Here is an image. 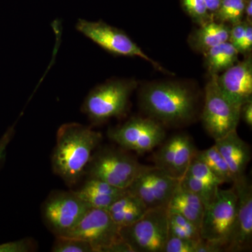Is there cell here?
Instances as JSON below:
<instances>
[{"mask_svg":"<svg viewBox=\"0 0 252 252\" xmlns=\"http://www.w3.org/2000/svg\"><path fill=\"white\" fill-rule=\"evenodd\" d=\"M139 98L148 117L164 127L189 125L199 115L198 91L181 81L149 83L141 89Z\"/></svg>","mask_w":252,"mask_h":252,"instance_id":"6da1fadb","label":"cell"},{"mask_svg":"<svg viewBox=\"0 0 252 252\" xmlns=\"http://www.w3.org/2000/svg\"><path fill=\"white\" fill-rule=\"evenodd\" d=\"M102 140V134L89 126L77 123L63 124L58 130L51 157L53 171L69 187L75 185L85 175Z\"/></svg>","mask_w":252,"mask_h":252,"instance_id":"7a4b0ae2","label":"cell"},{"mask_svg":"<svg viewBox=\"0 0 252 252\" xmlns=\"http://www.w3.org/2000/svg\"><path fill=\"white\" fill-rule=\"evenodd\" d=\"M137 82L132 79H112L95 86L86 96L81 112L94 125L124 117L130 104L131 94Z\"/></svg>","mask_w":252,"mask_h":252,"instance_id":"3957f363","label":"cell"},{"mask_svg":"<svg viewBox=\"0 0 252 252\" xmlns=\"http://www.w3.org/2000/svg\"><path fill=\"white\" fill-rule=\"evenodd\" d=\"M146 166L125 149L106 147L94 151L85 175L87 178L97 179L117 188L127 189Z\"/></svg>","mask_w":252,"mask_h":252,"instance_id":"277c9868","label":"cell"},{"mask_svg":"<svg viewBox=\"0 0 252 252\" xmlns=\"http://www.w3.org/2000/svg\"><path fill=\"white\" fill-rule=\"evenodd\" d=\"M61 236L84 240L94 252H132L107 210L91 208L74 228Z\"/></svg>","mask_w":252,"mask_h":252,"instance_id":"5b68a950","label":"cell"},{"mask_svg":"<svg viewBox=\"0 0 252 252\" xmlns=\"http://www.w3.org/2000/svg\"><path fill=\"white\" fill-rule=\"evenodd\" d=\"M217 74H210L205 88L203 125L209 135L217 140L237 130L240 121V107L230 100L217 84Z\"/></svg>","mask_w":252,"mask_h":252,"instance_id":"8992f818","label":"cell"},{"mask_svg":"<svg viewBox=\"0 0 252 252\" xmlns=\"http://www.w3.org/2000/svg\"><path fill=\"white\" fill-rule=\"evenodd\" d=\"M120 235L132 252H163L169 235L167 209H149L135 223L121 228Z\"/></svg>","mask_w":252,"mask_h":252,"instance_id":"52a82bcc","label":"cell"},{"mask_svg":"<svg viewBox=\"0 0 252 252\" xmlns=\"http://www.w3.org/2000/svg\"><path fill=\"white\" fill-rule=\"evenodd\" d=\"M236 213L234 188L219 189L216 198L205 208L200 228L201 240L218 244L225 252L234 229Z\"/></svg>","mask_w":252,"mask_h":252,"instance_id":"ba28073f","label":"cell"},{"mask_svg":"<svg viewBox=\"0 0 252 252\" xmlns=\"http://www.w3.org/2000/svg\"><path fill=\"white\" fill-rule=\"evenodd\" d=\"M107 135L121 148L140 154L152 152L166 138L164 126L149 117L130 118L111 127Z\"/></svg>","mask_w":252,"mask_h":252,"instance_id":"9c48e42d","label":"cell"},{"mask_svg":"<svg viewBox=\"0 0 252 252\" xmlns=\"http://www.w3.org/2000/svg\"><path fill=\"white\" fill-rule=\"evenodd\" d=\"M76 29L109 54L127 57H140L152 64L158 70L167 72L159 63L147 56L122 30L102 21H89L81 18L78 20Z\"/></svg>","mask_w":252,"mask_h":252,"instance_id":"30bf717a","label":"cell"},{"mask_svg":"<svg viewBox=\"0 0 252 252\" xmlns=\"http://www.w3.org/2000/svg\"><path fill=\"white\" fill-rule=\"evenodd\" d=\"M91 207L75 191L57 190L50 194L41 207L47 228L61 236L74 228Z\"/></svg>","mask_w":252,"mask_h":252,"instance_id":"8fae6325","label":"cell"},{"mask_svg":"<svg viewBox=\"0 0 252 252\" xmlns=\"http://www.w3.org/2000/svg\"><path fill=\"white\" fill-rule=\"evenodd\" d=\"M180 180L155 166H146L127 188L142 200L147 209L165 208Z\"/></svg>","mask_w":252,"mask_h":252,"instance_id":"7c38bea8","label":"cell"},{"mask_svg":"<svg viewBox=\"0 0 252 252\" xmlns=\"http://www.w3.org/2000/svg\"><path fill=\"white\" fill-rule=\"evenodd\" d=\"M155 149L152 155L154 166L180 180L198 151L192 137L186 133L165 138Z\"/></svg>","mask_w":252,"mask_h":252,"instance_id":"4fadbf2b","label":"cell"},{"mask_svg":"<svg viewBox=\"0 0 252 252\" xmlns=\"http://www.w3.org/2000/svg\"><path fill=\"white\" fill-rule=\"evenodd\" d=\"M237 195L234 229L225 252L250 251L252 245V187L244 175L233 182Z\"/></svg>","mask_w":252,"mask_h":252,"instance_id":"5bb4252c","label":"cell"},{"mask_svg":"<svg viewBox=\"0 0 252 252\" xmlns=\"http://www.w3.org/2000/svg\"><path fill=\"white\" fill-rule=\"evenodd\" d=\"M220 90L235 104L252 99V59L248 56L217 77Z\"/></svg>","mask_w":252,"mask_h":252,"instance_id":"9a60e30c","label":"cell"},{"mask_svg":"<svg viewBox=\"0 0 252 252\" xmlns=\"http://www.w3.org/2000/svg\"><path fill=\"white\" fill-rule=\"evenodd\" d=\"M180 184L198 195L206 208L216 198L220 186L224 183L204 162L194 158Z\"/></svg>","mask_w":252,"mask_h":252,"instance_id":"2e32d148","label":"cell"},{"mask_svg":"<svg viewBox=\"0 0 252 252\" xmlns=\"http://www.w3.org/2000/svg\"><path fill=\"white\" fill-rule=\"evenodd\" d=\"M215 142V145L229 167L233 182L245 175V170L251 160V149L240 138L237 130Z\"/></svg>","mask_w":252,"mask_h":252,"instance_id":"e0dca14e","label":"cell"},{"mask_svg":"<svg viewBox=\"0 0 252 252\" xmlns=\"http://www.w3.org/2000/svg\"><path fill=\"white\" fill-rule=\"evenodd\" d=\"M127 192V189L117 188L104 181L87 178L75 193L91 208L107 210L112 204Z\"/></svg>","mask_w":252,"mask_h":252,"instance_id":"ac0fdd59","label":"cell"},{"mask_svg":"<svg viewBox=\"0 0 252 252\" xmlns=\"http://www.w3.org/2000/svg\"><path fill=\"white\" fill-rule=\"evenodd\" d=\"M167 210L168 213L185 217L200 229L205 207L198 195L180 184L169 202Z\"/></svg>","mask_w":252,"mask_h":252,"instance_id":"d6986e66","label":"cell"},{"mask_svg":"<svg viewBox=\"0 0 252 252\" xmlns=\"http://www.w3.org/2000/svg\"><path fill=\"white\" fill-rule=\"evenodd\" d=\"M230 28L225 23L214 20L204 23L190 34L189 45L196 52L205 54L212 48L228 41Z\"/></svg>","mask_w":252,"mask_h":252,"instance_id":"ffe728a7","label":"cell"},{"mask_svg":"<svg viewBox=\"0 0 252 252\" xmlns=\"http://www.w3.org/2000/svg\"><path fill=\"white\" fill-rule=\"evenodd\" d=\"M105 210L121 228L140 220L148 209L138 197L127 191Z\"/></svg>","mask_w":252,"mask_h":252,"instance_id":"44dd1931","label":"cell"},{"mask_svg":"<svg viewBox=\"0 0 252 252\" xmlns=\"http://www.w3.org/2000/svg\"><path fill=\"white\" fill-rule=\"evenodd\" d=\"M239 54L233 44L225 41L203 54L205 67L209 74L219 75L238 62Z\"/></svg>","mask_w":252,"mask_h":252,"instance_id":"7402d4cb","label":"cell"},{"mask_svg":"<svg viewBox=\"0 0 252 252\" xmlns=\"http://www.w3.org/2000/svg\"><path fill=\"white\" fill-rule=\"evenodd\" d=\"M195 158L204 162L223 183L233 184L229 167L215 144L205 150L197 151Z\"/></svg>","mask_w":252,"mask_h":252,"instance_id":"603a6c76","label":"cell"},{"mask_svg":"<svg viewBox=\"0 0 252 252\" xmlns=\"http://www.w3.org/2000/svg\"><path fill=\"white\" fill-rule=\"evenodd\" d=\"M168 233L170 236L199 242L201 240L200 229L182 215L168 213Z\"/></svg>","mask_w":252,"mask_h":252,"instance_id":"cb8c5ba5","label":"cell"},{"mask_svg":"<svg viewBox=\"0 0 252 252\" xmlns=\"http://www.w3.org/2000/svg\"><path fill=\"white\" fill-rule=\"evenodd\" d=\"M246 0H223L220 7L213 14L214 21L230 23L232 26L243 21Z\"/></svg>","mask_w":252,"mask_h":252,"instance_id":"d4e9b609","label":"cell"},{"mask_svg":"<svg viewBox=\"0 0 252 252\" xmlns=\"http://www.w3.org/2000/svg\"><path fill=\"white\" fill-rule=\"evenodd\" d=\"M180 1L184 11L198 26L214 20L204 0H180Z\"/></svg>","mask_w":252,"mask_h":252,"instance_id":"484cf974","label":"cell"},{"mask_svg":"<svg viewBox=\"0 0 252 252\" xmlns=\"http://www.w3.org/2000/svg\"><path fill=\"white\" fill-rule=\"evenodd\" d=\"M53 252H94L92 245L84 240L69 237L56 236Z\"/></svg>","mask_w":252,"mask_h":252,"instance_id":"4316f807","label":"cell"},{"mask_svg":"<svg viewBox=\"0 0 252 252\" xmlns=\"http://www.w3.org/2000/svg\"><path fill=\"white\" fill-rule=\"evenodd\" d=\"M198 242L168 235L163 252H195Z\"/></svg>","mask_w":252,"mask_h":252,"instance_id":"83f0119b","label":"cell"},{"mask_svg":"<svg viewBox=\"0 0 252 252\" xmlns=\"http://www.w3.org/2000/svg\"><path fill=\"white\" fill-rule=\"evenodd\" d=\"M34 249V243L28 238L0 244V252H31Z\"/></svg>","mask_w":252,"mask_h":252,"instance_id":"f1b7e54d","label":"cell"},{"mask_svg":"<svg viewBox=\"0 0 252 252\" xmlns=\"http://www.w3.org/2000/svg\"><path fill=\"white\" fill-rule=\"evenodd\" d=\"M247 22L245 21L233 25L230 28L229 38L228 41L230 44L238 49L239 46L241 44L244 36H245V31H246Z\"/></svg>","mask_w":252,"mask_h":252,"instance_id":"f546056e","label":"cell"},{"mask_svg":"<svg viewBox=\"0 0 252 252\" xmlns=\"http://www.w3.org/2000/svg\"><path fill=\"white\" fill-rule=\"evenodd\" d=\"M252 49V23H247L246 31L243 41L238 47L240 54H249Z\"/></svg>","mask_w":252,"mask_h":252,"instance_id":"4dcf8cb0","label":"cell"},{"mask_svg":"<svg viewBox=\"0 0 252 252\" xmlns=\"http://www.w3.org/2000/svg\"><path fill=\"white\" fill-rule=\"evenodd\" d=\"M14 126H11L0 138V163L4 160L6 157L8 146L14 137Z\"/></svg>","mask_w":252,"mask_h":252,"instance_id":"1f68e13d","label":"cell"},{"mask_svg":"<svg viewBox=\"0 0 252 252\" xmlns=\"http://www.w3.org/2000/svg\"><path fill=\"white\" fill-rule=\"evenodd\" d=\"M224 250L218 244L210 243L201 240L197 243L195 252H221Z\"/></svg>","mask_w":252,"mask_h":252,"instance_id":"d6a6232c","label":"cell"},{"mask_svg":"<svg viewBox=\"0 0 252 252\" xmlns=\"http://www.w3.org/2000/svg\"><path fill=\"white\" fill-rule=\"evenodd\" d=\"M240 119L250 127L252 126V99L242 104L240 107Z\"/></svg>","mask_w":252,"mask_h":252,"instance_id":"836d02e7","label":"cell"},{"mask_svg":"<svg viewBox=\"0 0 252 252\" xmlns=\"http://www.w3.org/2000/svg\"><path fill=\"white\" fill-rule=\"evenodd\" d=\"M205 5H206L207 9L209 12L213 16V14L217 12V10L220 7L223 0H204Z\"/></svg>","mask_w":252,"mask_h":252,"instance_id":"e575fe53","label":"cell"},{"mask_svg":"<svg viewBox=\"0 0 252 252\" xmlns=\"http://www.w3.org/2000/svg\"><path fill=\"white\" fill-rule=\"evenodd\" d=\"M244 17L246 18L245 22L252 23V0H246Z\"/></svg>","mask_w":252,"mask_h":252,"instance_id":"d590c367","label":"cell"}]
</instances>
